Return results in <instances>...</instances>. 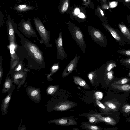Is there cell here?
I'll return each instance as SVG.
<instances>
[{"mask_svg":"<svg viewBox=\"0 0 130 130\" xmlns=\"http://www.w3.org/2000/svg\"><path fill=\"white\" fill-rule=\"evenodd\" d=\"M33 21L36 29L41 39L40 43L44 44L47 48L50 47L49 45L50 39V31L47 30L38 17H34Z\"/></svg>","mask_w":130,"mask_h":130,"instance_id":"6da1fadb","label":"cell"},{"mask_svg":"<svg viewBox=\"0 0 130 130\" xmlns=\"http://www.w3.org/2000/svg\"><path fill=\"white\" fill-rule=\"evenodd\" d=\"M70 33L76 44L84 54L85 52L86 44L84 38V35L79 27L76 25L68 26Z\"/></svg>","mask_w":130,"mask_h":130,"instance_id":"7a4b0ae2","label":"cell"},{"mask_svg":"<svg viewBox=\"0 0 130 130\" xmlns=\"http://www.w3.org/2000/svg\"><path fill=\"white\" fill-rule=\"evenodd\" d=\"M88 30L91 38L96 44L102 47H107L108 43L106 38L102 32L91 26L88 27Z\"/></svg>","mask_w":130,"mask_h":130,"instance_id":"3957f363","label":"cell"},{"mask_svg":"<svg viewBox=\"0 0 130 130\" xmlns=\"http://www.w3.org/2000/svg\"><path fill=\"white\" fill-rule=\"evenodd\" d=\"M31 20L30 18H28L26 21L22 18L19 24L20 27L18 29L27 37L28 38L31 37H35L39 41V38L32 26Z\"/></svg>","mask_w":130,"mask_h":130,"instance_id":"277c9868","label":"cell"},{"mask_svg":"<svg viewBox=\"0 0 130 130\" xmlns=\"http://www.w3.org/2000/svg\"><path fill=\"white\" fill-rule=\"evenodd\" d=\"M17 24L11 20L10 15H8L7 22V32L10 45L16 46L14 30L17 27Z\"/></svg>","mask_w":130,"mask_h":130,"instance_id":"5b68a950","label":"cell"},{"mask_svg":"<svg viewBox=\"0 0 130 130\" xmlns=\"http://www.w3.org/2000/svg\"><path fill=\"white\" fill-rule=\"evenodd\" d=\"M103 25L106 29L109 32L120 46H125L126 44L124 37L121 32L107 24L103 23Z\"/></svg>","mask_w":130,"mask_h":130,"instance_id":"8992f818","label":"cell"},{"mask_svg":"<svg viewBox=\"0 0 130 130\" xmlns=\"http://www.w3.org/2000/svg\"><path fill=\"white\" fill-rule=\"evenodd\" d=\"M27 71L23 70L11 74L13 83L17 86V90L25 82L26 78Z\"/></svg>","mask_w":130,"mask_h":130,"instance_id":"52a82bcc","label":"cell"},{"mask_svg":"<svg viewBox=\"0 0 130 130\" xmlns=\"http://www.w3.org/2000/svg\"><path fill=\"white\" fill-rule=\"evenodd\" d=\"M55 42L57 48V59L63 60L67 57V55L64 51L63 44L62 32H60L57 39H55Z\"/></svg>","mask_w":130,"mask_h":130,"instance_id":"ba28073f","label":"cell"},{"mask_svg":"<svg viewBox=\"0 0 130 130\" xmlns=\"http://www.w3.org/2000/svg\"><path fill=\"white\" fill-rule=\"evenodd\" d=\"M80 56L76 54L74 59L71 60L64 69L62 75V78H64L72 73L73 71H77V67Z\"/></svg>","mask_w":130,"mask_h":130,"instance_id":"9c48e42d","label":"cell"},{"mask_svg":"<svg viewBox=\"0 0 130 130\" xmlns=\"http://www.w3.org/2000/svg\"><path fill=\"white\" fill-rule=\"evenodd\" d=\"M27 94L34 102L37 103L40 102L41 96L40 89L37 88L30 86H28L26 89Z\"/></svg>","mask_w":130,"mask_h":130,"instance_id":"30bf717a","label":"cell"},{"mask_svg":"<svg viewBox=\"0 0 130 130\" xmlns=\"http://www.w3.org/2000/svg\"><path fill=\"white\" fill-rule=\"evenodd\" d=\"M49 123H54L56 125L63 126L75 125L77 122L74 119L70 117H63L49 121Z\"/></svg>","mask_w":130,"mask_h":130,"instance_id":"8fae6325","label":"cell"},{"mask_svg":"<svg viewBox=\"0 0 130 130\" xmlns=\"http://www.w3.org/2000/svg\"><path fill=\"white\" fill-rule=\"evenodd\" d=\"M9 73L7 74V76L3 84L2 92L4 94L7 92L8 94L13 92L15 86L13 84V82L10 76L9 75Z\"/></svg>","mask_w":130,"mask_h":130,"instance_id":"7c38bea8","label":"cell"},{"mask_svg":"<svg viewBox=\"0 0 130 130\" xmlns=\"http://www.w3.org/2000/svg\"><path fill=\"white\" fill-rule=\"evenodd\" d=\"M74 103L71 101H64L60 102L55 106L53 109L57 111H63L69 110L75 105Z\"/></svg>","mask_w":130,"mask_h":130,"instance_id":"4fadbf2b","label":"cell"},{"mask_svg":"<svg viewBox=\"0 0 130 130\" xmlns=\"http://www.w3.org/2000/svg\"><path fill=\"white\" fill-rule=\"evenodd\" d=\"M10 52L11 54L10 69V73L11 74L14 71L15 67L19 62L18 57L16 55L12 45H10Z\"/></svg>","mask_w":130,"mask_h":130,"instance_id":"5bb4252c","label":"cell"},{"mask_svg":"<svg viewBox=\"0 0 130 130\" xmlns=\"http://www.w3.org/2000/svg\"><path fill=\"white\" fill-rule=\"evenodd\" d=\"M12 92L8 94L2 100L0 107L2 114L3 115L7 114L8 112L7 110L11 98Z\"/></svg>","mask_w":130,"mask_h":130,"instance_id":"9a60e30c","label":"cell"},{"mask_svg":"<svg viewBox=\"0 0 130 130\" xmlns=\"http://www.w3.org/2000/svg\"><path fill=\"white\" fill-rule=\"evenodd\" d=\"M118 26L125 42L130 45V30L124 24H119Z\"/></svg>","mask_w":130,"mask_h":130,"instance_id":"2e32d148","label":"cell"},{"mask_svg":"<svg viewBox=\"0 0 130 130\" xmlns=\"http://www.w3.org/2000/svg\"><path fill=\"white\" fill-rule=\"evenodd\" d=\"M35 7L27 4H18L13 7L14 10L20 12H23L34 10Z\"/></svg>","mask_w":130,"mask_h":130,"instance_id":"e0dca14e","label":"cell"},{"mask_svg":"<svg viewBox=\"0 0 130 130\" xmlns=\"http://www.w3.org/2000/svg\"><path fill=\"white\" fill-rule=\"evenodd\" d=\"M93 114L98 118L100 122H104L111 125H114L116 124L115 121L112 118L109 117H103L100 114Z\"/></svg>","mask_w":130,"mask_h":130,"instance_id":"ac0fdd59","label":"cell"},{"mask_svg":"<svg viewBox=\"0 0 130 130\" xmlns=\"http://www.w3.org/2000/svg\"><path fill=\"white\" fill-rule=\"evenodd\" d=\"M112 87L113 89H117L121 91L128 92L130 91V83L122 85H118L112 84Z\"/></svg>","mask_w":130,"mask_h":130,"instance_id":"d6986e66","label":"cell"},{"mask_svg":"<svg viewBox=\"0 0 130 130\" xmlns=\"http://www.w3.org/2000/svg\"><path fill=\"white\" fill-rule=\"evenodd\" d=\"M26 47L31 56L34 53L40 50L38 47L34 43L30 42L26 43L25 45Z\"/></svg>","mask_w":130,"mask_h":130,"instance_id":"ffe728a7","label":"cell"},{"mask_svg":"<svg viewBox=\"0 0 130 130\" xmlns=\"http://www.w3.org/2000/svg\"><path fill=\"white\" fill-rule=\"evenodd\" d=\"M74 82L76 85H79L86 89H90V87L87 83L80 77L74 76H73Z\"/></svg>","mask_w":130,"mask_h":130,"instance_id":"44dd1931","label":"cell"},{"mask_svg":"<svg viewBox=\"0 0 130 130\" xmlns=\"http://www.w3.org/2000/svg\"><path fill=\"white\" fill-rule=\"evenodd\" d=\"M104 104L111 110L113 111H117L118 109V104L111 100L105 101Z\"/></svg>","mask_w":130,"mask_h":130,"instance_id":"7402d4cb","label":"cell"},{"mask_svg":"<svg viewBox=\"0 0 130 130\" xmlns=\"http://www.w3.org/2000/svg\"><path fill=\"white\" fill-rule=\"evenodd\" d=\"M105 73L106 74L116 66L117 62L113 60H109L106 62Z\"/></svg>","mask_w":130,"mask_h":130,"instance_id":"603a6c76","label":"cell"},{"mask_svg":"<svg viewBox=\"0 0 130 130\" xmlns=\"http://www.w3.org/2000/svg\"><path fill=\"white\" fill-rule=\"evenodd\" d=\"M59 68V62L54 64L51 66L50 73L48 74H47V78L48 80L50 81L51 79V76L58 71Z\"/></svg>","mask_w":130,"mask_h":130,"instance_id":"cb8c5ba5","label":"cell"},{"mask_svg":"<svg viewBox=\"0 0 130 130\" xmlns=\"http://www.w3.org/2000/svg\"><path fill=\"white\" fill-rule=\"evenodd\" d=\"M58 85H50L47 88L46 92L48 95H52L54 94L57 90L59 88Z\"/></svg>","mask_w":130,"mask_h":130,"instance_id":"d4e9b609","label":"cell"},{"mask_svg":"<svg viewBox=\"0 0 130 130\" xmlns=\"http://www.w3.org/2000/svg\"><path fill=\"white\" fill-rule=\"evenodd\" d=\"M82 128L87 130H100V128L97 126L91 124L87 122L83 123Z\"/></svg>","mask_w":130,"mask_h":130,"instance_id":"484cf974","label":"cell"},{"mask_svg":"<svg viewBox=\"0 0 130 130\" xmlns=\"http://www.w3.org/2000/svg\"><path fill=\"white\" fill-rule=\"evenodd\" d=\"M96 101L97 105L104 112L109 113L113 111L110 109L101 102L99 100L96 99Z\"/></svg>","mask_w":130,"mask_h":130,"instance_id":"4316f807","label":"cell"},{"mask_svg":"<svg viewBox=\"0 0 130 130\" xmlns=\"http://www.w3.org/2000/svg\"><path fill=\"white\" fill-rule=\"evenodd\" d=\"M69 5V0H63L60 7L62 13H64L67 10Z\"/></svg>","mask_w":130,"mask_h":130,"instance_id":"83f0119b","label":"cell"},{"mask_svg":"<svg viewBox=\"0 0 130 130\" xmlns=\"http://www.w3.org/2000/svg\"><path fill=\"white\" fill-rule=\"evenodd\" d=\"M119 63L127 68H130V58L121 59Z\"/></svg>","mask_w":130,"mask_h":130,"instance_id":"f1b7e54d","label":"cell"},{"mask_svg":"<svg viewBox=\"0 0 130 130\" xmlns=\"http://www.w3.org/2000/svg\"><path fill=\"white\" fill-rule=\"evenodd\" d=\"M130 81V78L124 77L115 82L113 83L118 85H122L125 84Z\"/></svg>","mask_w":130,"mask_h":130,"instance_id":"f546056e","label":"cell"},{"mask_svg":"<svg viewBox=\"0 0 130 130\" xmlns=\"http://www.w3.org/2000/svg\"><path fill=\"white\" fill-rule=\"evenodd\" d=\"M96 76V71L91 72L88 74V77L91 83L92 84L94 83Z\"/></svg>","mask_w":130,"mask_h":130,"instance_id":"4dcf8cb0","label":"cell"},{"mask_svg":"<svg viewBox=\"0 0 130 130\" xmlns=\"http://www.w3.org/2000/svg\"><path fill=\"white\" fill-rule=\"evenodd\" d=\"M88 118L89 122L95 124L100 122L98 118L93 114L90 115Z\"/></svg>","mask_w":130,"mask_h":130,"instance_id":"1f68e13d","label":"cell"},{"mask_svg":"<svg viewBox=\"0 0 130 130\" xmlns=\"http://www.w3.org/2000/svg\"><path fill=\"white\" fill-rule=\"evenodd\" d=\"M117 52L121 54L130 58V49H119L117 51Z\"/></svg>","mask_w":130,"mask_h":130,"instance_id":"d6a6232c","label":"cell"},{"mask_svg":"<svg viewBox=\"0 0 130 130\" xmlns=\"http://www.w3.org/2000/svg\"><path fill=\"white\" fill-rule=\"evenodd\" d=\"M106 74L107 79L109 80H112L114 78V72L112 69Z\"/></svg>","mask_w":130,"mask_h":130,"instance_id":"836d02e7","label":"cell"},{"mask_svg":"<svg viewBox=\"0 0 130 130\" xmlns=\"http://www.w3.org/2000/svg\"><path fill=\"white\" fill-rule=\"evenodd\" d=\"M94 96L96 99L99 100H101L103 97V94L101 92L96 91L94 93Z\"/></svg>","mask_w":130,"mask_h":130,"instance_id":"e575fe53","label":"cell"},{"mask_svg":"<svg viewBox=\"0 0 130 130\" xmlns=\"http://www.w3.org/2000/svg\"><path fill=\"white\" fill-rule=\"evenodd\" d=\"M2 58L1 56L0 57V85L1 84L3 73L2 68Z\"/></svg>","mask_w":130,"mask_h":130,"instance_id":"d590c367","label":"cell"},{"mask_svg":"<svg viewBox=\"0 0 130 130\" xmlns=\"http://www.w3.org/2000/svg\"><path fill=\"white\" fill-rule=\"evenodd\" d=\"M122 110L125 113H128L130 112V105L126 104L124 105L122 107Z\"/></svg>","mask_w":130,"mask_h":130,"instance_id":"8d00e7d4","label":"cell"},{"mask_svg":"<svg viewBox=\"0 0 130 130\" xmlns=\"http://www.w3.org/2000/svg\"><path fill=\"white\" fill-rule=\"evenodd\" d=\"M22 70H23V69L22 62H20L17 66L15 68L13 73Z\"/></svg>","mask_w":130,"mask_h":130,"instance_id":"74e56055","label":"cell"},{"mask_svg":"<svg viewBox=\"0 0 130 130\" xmlns=\"http://www.w3.org/2000/svg\"><path fill=\"white\" fill-rule=\"evenodd\" d=\"M109 7L111 8H113L116 7L117 5V2L115 1H113L109 3Z\"/></svg>","mask_w":130,"mask_h":130,"instance_id":"f35d334b","label":"cell"},{"mask_svg":"<svg viewBox=\"0 0 130 130\" xmlns=\"http://www.w3.org/2000/svg\"><path fill=\"white\" fill-rule=\"evenodd\" d=\"M4 21L3 16L1 12H0V26L3 25Z\"/></svg>","mask_w":130,"mask_h":130,"instance_id":"ab89813d","label":"cell"},{"mask_svg":"<svg viewBox=\"0 0 130 130\" xmlns=\"http://www.w3.org/2000/svg\"><path fill=\"white\" fill-rule=\"evenodd\" d=\"M97 11L98 12L101 14L102 16H104V13L103 11L99 7H97Z\"/></svg>","mask_w":130,"mask_h":130,"instance_id":"60d3db41","label":"cell"},{"mask_svg":"<svg viewBox=\"0 0 130 130\" xmlns=\"http://www.w3.org/2000/svg\"><path fill=\"white\" fill-rule=\"evenodd\" d=\"M84 5L87 6L90 3V0H83Z\"/></svg>","mask_w":130,"mask_h":130,"instance_id":"b9f144b4","label":"cell"},{"mask_svg":"<svg viewBox=\"0 0 130 130\" xmlns=\"http://www.w3.org/2000/svg\"><path fill=\"white\" fill-rule=\"evenodd\" d=\"M102 7L104 9H108L109 8V7L107 4H104L102 5Z\"/></svg>","mask_w":130,"mask_h":130,"instance_id":"7bdbcfd3","label":"cell"},{"mask_svg":"<svg viewBox=\"0 0 130 130\" xmlns=\"http://www.w3.org/2000/svg\"><path fill=\"white\" fill-rule=\"evenodd\" d=\"M80 10L78 8H76L74 11V13L76 14H78L79 13Z\"/></svg>","mask_w":130,"mask_h":130,"instance_id":"ee69618b","label":"cell"},{"mask_svg":"<svg viewBox=\"0 0 130 130\" xmlns=\"http://www.w3.org/2000/svg\"><path fill=\"white\" fill-rule=\"evenodd\" d=\"M79 16L80 18H84L85 15L81 13L79 14Z\"/></svg>","mask_w":130,"mask_h":130,"instance_id":"f6af8a7d","label":"cell"},{"mask_svg":"<svg viewBox=\"0 0 130 130\" xmlns=\"http://www.w3.org/2000/svg\"><path fill=\"white\" fill-rule=\"evenodd\" d=\"M102 1L104 3H106V0H102Z\"/></svg>","mask_w":130,"mask_h":130,"instance_id":"bcb514c9","label":"cell"},{"mask_svg":"<svg viewBox=\"0 0 130 130\" xmlns=\"http://www.w3.org/2000/svg\"><path fill=\"white\" fill-rule=\"evenodd\" d=\"M125 2H129L130 1L129 0H125Z\"/></svg>","mask_w":130,"mask_h":130,"instance_id":"7dc6e473","label":"cell"},{"mask_svg":"<svg viewBox=\"0 0 130 130\" xmlns=\"http://www.w3.org/2000/svg\"><path fill=\"white\" fill-rule=\"evenodd\" d=\"M16 1H18L20 2H22V0H15Z\"/></svg>","mask_w":130,"mask_h":130,"instance_id":"c3c4849f","label":"cell"},{"mask_svg":"<svg viewBox=\"0 0 130 130\" xmlns=\"http://www.w3.org/2000/svg\"><path fill=\"white\" fill-rule=\"evenodd\" d=\"M129 75L130 76V72L129 73Z\"/></svg>","mask_w":130,"mask_h":130,"instance_id":"681fc988","label":"cell"},{"mask_svg":"<svg viewBox=\"0 0 130 130\" xmlns=\"http://www.w3.org/2000/svg\"><path fill=\"white\" fill-rule=\"evenodd\" d=\"M129 122H130V119H129Z\"/></svg>","mask_w":130,"mask_h":130,"instance_id":"f907efd6","label":"cell"},{"mask_svg":"<svg viewBox=\"0 0 130 130\" xmlns=\"http://www.w3.org/2000/svg\"></svg>","mask_w":130,"mask_h":130,"instance_id":"816d5d0a","label":"cell"}]
</instances>
